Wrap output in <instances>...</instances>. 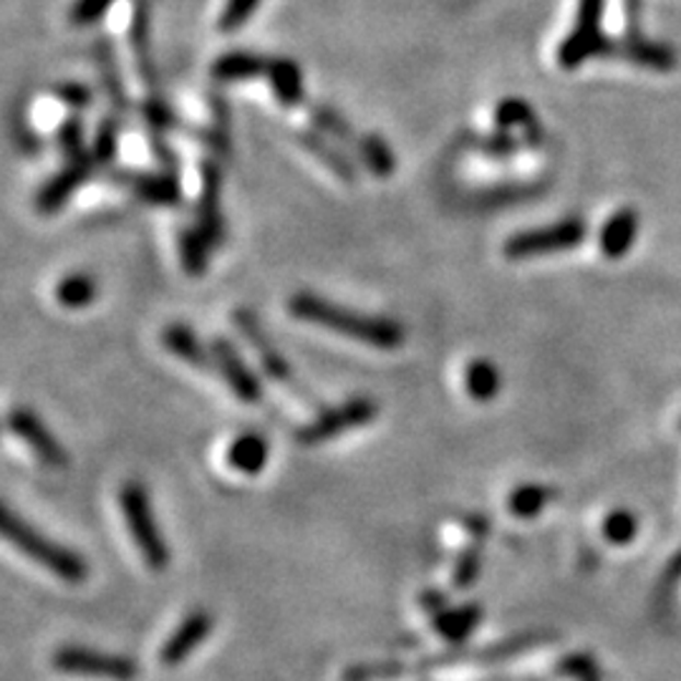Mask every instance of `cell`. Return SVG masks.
I'll return each mask as SVG.
<instances>
[{
  "mask_svg": "<svg viewBox=\"0 0 681 681\" xmlns=\"http://www.w3.org/2000/svg\"><path fill=\"white\" fill-rule=\"evenodd\" d=\"M288 311L293 319L303 323H313V326L328 328L334 334L348 336L359 344H367L379 351H394L404 344V328L392 319H381V315L359 313L351 309H344L328 298H321L311 293V290H298L290 296Z\"/></svg>",
  "mask_w": 681,
  "mask_h": 681,
  "instance_id": "6da1fadb",
  "label": "cell"
},
{
  "mask_svg": "<svg viewBox=\"0 0 681 681\" xmlns=\"http://www.w3.org/2000/svg\"><path fill=\"white\" fill-rule=\"evenodd\" d=\"M0 520H3V535L8 543L19 547L23 555H28L33 563L54 573L56 578H61L64 584L81 586L89 578V563L84 555H79L61 543H54L51 538L38 533L36 528L28 526L26 520L11 510H3Z\"/></svg>",
  "mask_w": 681,
  "mask_h": 681,
  "instance_id": "7a4b0ae2",
  "label": "cell"
},
{
  "mask_svg": "<svg viewBox=\"0 0 681 681\" xmlns=\"http://www.w3.org/2000/svg\"><path fill=\"white\" fill-rule=\"evenodd\" d=\"M119 508L127 520V530L131 540H135L139 555H142L145 566L154 573H162L170 568V545L164 540V533L157 526L152 500L142 483H127L119 489Z\"/></svg>",
  "mask_w": 681,
  "mask_h": 681,
  "instance_id": "3957f363",
  "label": "cell"
},
{
  "mask_svg": "<svg viewBox=\"0 0 681 681\" xmlns=\"http://www.w3.org/2000/svg\"><path fill=\"white\" fill-rule=\"evenodd\" d=\"M605 0H578L576 26L568 33V38L558 46V66L561 69H578L593 56H613L616 41L609 38L601 28Z\"/></svg>",
  "mask_w": 681,
  "mask_h": 681,
  "instance_id": "277c9868",
  "label": "cell"
},
{
  "mask_svg": "<svg viewBox=\"0 0 681 681\" xmlns=\"http://www.w3.org/2000/svg\"><path fill=\"white\" fill-rule=\"evenodd\" d=\"M51 663L56 671H64V674L109 681H135L142 671L131 656L86 649V646H61V649H56Z\"/></svg>",
  "mask_w": 681,
  "mask_h": 681,
  "instance_id": "5b68a950",
  "label": "cell"
},
{
  "mask_svg": "<svg viewBox=\"0 0 681 681\" xmlns=\"http://www.w3.org/2000/svg\"><path fill=\"white\" fill-rule=\"evenodd\" d=\"M586 235H588L586 222L580 218H568L545 228L515 232V235L505 240L503 253L508 255L510 261H528V257L535 255L573 251V247L584 243Z\"/></svg>",
  "mask_w": 681,
  "mask_h": 681,
  "instance_id": "8992f818",
  "label": "cell"
},
{
  "mask_svg": "<svg viewBox=\"0 0 681 681\" xmlns=\"http://www.w3.org/2000/svg\"><path fill=\"white\" fill-rule=\"evenodd\" d=\"M377 414L379 404L373 402L371 396H354L344 404L321 412L313 422L296 431V439L298 445L303 447H319L323 442H331V439L346 435V431L371 425V422L377 419Z\"/></svg>",
  "mask_w": 681,
  "mask_h": 681,
  "instance_id": "52a82bcc",
  "label": "cell"
},
{
  "mask_svg": "<svg viewBox=\"0 0 681 681\" xmlns=\"http://www.w3.org/2000/svg\"><path fill=\"white\" fill-rule=\"evenodd\" d=\"M232 323H235L240 334L247 338V344L253 346V351L257 354V359H261L263 371L268 373V377L276 381V384L288 386V389H293V392H298V394L309 396V394H305V389L298 384L296 373H293V369H290V363H288L286 356L278 351L276 344H273V340L268 338V334H265V331H263L261 321H257L251 311H245V309L235 311V313H232ZM309 399H313V396H309Z\"/></svg>",
  "mask_w": 681,
  "mask_h": 681,
  "instance_id": "ba28073f",
  "label": "cell"
},
{
  "mask_svg": "<svg viewBox=\"0 0 681 681\" xmlns=\"http://www.w3.org/2000/svg\"><path fill=\"white\" fill-rule=\"evenodd\" d=\"M8 429H11L41 462L48 464V468L61 470L69 464V452H66V447L58 442L54 431L44 425V419H41L36 412L26 409V406L13 409L8 414Z\"/></svg>",
  "mask_w": 681,
  "mask_h": 681,
  "instance_id": "9c48e42d",
  "label": "cell"
},
{
  "mask_svg": "<svg viewBox=\"0 0 681 681\" xmlns=\"http://www.w3.org/2000/svg\"><path fill=\"white\" fill-rule=\"evenodd\" d=\"M96 168L99 164L91 152L66 157V164L61 168V172H56L54 177L41 187V193L36 197L38 210L44 215H54L61 210V207L73 197V193L86 185Z\"/></svg>",
  "mask_w": 681,
  "mask_h": 681,
  "instance_id": "30bf717a",
  "label": "cell"
},
{
  "mask_svg": "<svg viewBox=\"0 0 681 681\" xmlns=\"http://www.w3.org/2000/svg\"><path fill=\"white\" fill-rule=\"evenodd\" d=\"M215 628V619L210 611L195 609L189 611L180 626L168 636V642L160 649V663L164 669H177L193 656L207 638H210Z\"/></svg>",
  "mask_w": 681,
  "mask_h": 681,
  "instance_id": "8fae6325",
  "label": "cell"
},
{
  "mask_svg": "<svg viewBox=\"0 0 681 681\" xmlns=\"http://www.w3.org/2000/svg\"><path fill=\"white\" fill-rule=\"evenodd\" d=\"M210 348H212L215 367H218V373L222 377V381H226V384L230 386V392L245 404L261 402L263 399L261 379H257L253 369L243 361V356H240L238 348L232 346L228 338H215Z\"/></svg>",
  "mask_w": 681,
  "mask_h": 681,
  "instance_id": "7c38bea8",
  "label": "cell"
},
{
  "mask_svg": "<svg viewBox=\"0 0 681 681\" xmlns=\"http://www.w3.org/2000/svg\"><path fill=\"white\" fill-rule=\"evenodd\" d=\"M199 228L218 247L226 240V218H222V172L215 162L199 168Z\"/></svg>",
  "mask_w": 681,
  "mask_h": 681,
  "instance_id": "4fadbf2b",
  "label": "cell"
},
{
  "mask_svg": "<svg viewBox=\"0 0 681 681\" xmlns=\"http://www.w3.org/2000/svg\"><path fill=\"white\" fill-rule=\"evenodd\" d=\"M114 177L124 182L131 193H135L139 199H145L149 205H160V207H174L182 203V185L174 174L168 172H157V174H147V172H114Z\"/></svg>",
  "mask_w": 681,
  "mask_h": 681,
  "instance_id": "5bb4252c",
  "label": "cell"
},
{
  "mask_svg": "<svg viewBox=\"0 0 681 681\" xmlns=\"http://www.w3.org/2000/svg\"><path fill=\"white\" fill-rule=\"evenodd\" d=\"M268 457H270V445L261 431H243L232 439L228 452H226V462L230 470L240 472V475H261V472L268 468Z\"/></svg>",
  "mask_w": 681,
  "mask_h": 681,
  "instance_id": "9a60e30c",
  "label": "cell"
},
{
  "mask_svg": "<svg viewBox=\"0 0 681 681\" xmlns=\"http://www.w3.org/2000/svg\"><path fill=\"white\" fill-rule=\"evenodd\" d=\"M485 619V609L480 603H462L454 609H445L439 616L431 619V628L437 631V636H442L445 642L454 646H464V642L475 634Z\"/></svg>",
  "mask_w": 681,
  "mask_h": 681,
  "instance_id": "2e32d148",
  "label": "cell"
},
{
  "mask_svg": "<svg viewBox=\"0 0 681 681\" xmlns=\"http://www.w3.org/2000/svg\"><path fill=\"white\" fill-rule=\"evenodd\" d=\"M162 344L172 356H177L180 361L189 363V367L199 371H218L212 359V348H205L199 344L195 331L185 326V323H172V326L164 328Z\"/></svg>",
  "mask_w": 681,
  "mask_h": 681,
  "instance_id": "e0dca14e",
  "label": "cell"
},
{
  "mask_svg": "<svg viewBox=\"0 0 681 681\" xmlns=\"http://www.w3.org/2000/svg\"><path fill=\"white\" fill-rule=\"evenodd\" d=\"M636 235H638V215L634 210H619L603 222L601 232H598V247H601V253L605 257L619 261V257H624L631 247H634Z\"/></svg>",
  "mask_w": 681,
  "mask_h": 681,
  "instance_id": "ac0fdd59",
  "label": "cell"
},
{
  "mask_svg": "<svg viewBox=\"0 0 681 681\" xmlns=\"http://www.w3.org/2000/svg\"><path fill=\"white\" fill-rule=\"evenodd\" d=\"M270 58L251 51H230L212 64V77L222 84H240V81L268 79Z\"/></svg>",
  "mask_w": 681,
  "mask_h": 681,
  "instance_id": "d6986e66",
  "label": "cell"
},
{
  "mask_svg": "<svg viewBox=\"0 0 681 681\" xmlns=\"http://www.w3.org/2000/svg\"><path fill=\"white\" fill-rule=\"evenodd\" d=\"M296 142L303 149H309L311 154L319 157V160L326 164V168L336 174L340 182H356V164L351 162V157H346L338 147L328 142V137H323V131L315 129H298L293 131Z\"/></svg>",
  "mask_w": 681,
  "mask_h": 681,
  "instance_id": "ffe728a7",
  "label": "cell"
},
{
  "mask_svg": "<svg viewBox=\"0 0 681 681\" xmlns=\"http://www.w3.org/2000/svg\"><path fill=\"white\" fill-rule=\"evenodd\" d=\"M613 56L626 58L631 64L646 66V69L656 71H671L677 66V54L671 51L669 46L654 44V41H646L642 36H628L624 41H616Z\"/></svg>",
  "mask_w": 681,
  "mask_h": 681,
  "instance_id": "44dd1931",
  "label": "cell"
},
{
  "mask_svg": "<svg viewBox=\"0 0 681 681\" xmlns=\"http://www.w3.org/2000/svg\"><path fill=\"white\" fill-rule=\"evenodd\" d=\"M268 84L284 106H301L305 102L303 71L293 58H276V61H270Z\"/></svg>",
  "mask_w": 681,
  "mask_h": 681,
  "instance_id": "7402d4cb",
  "label": "cell"
},
{
  "mask_svg": "<svg viewBox=\"0 0 681 681\" xmlns=\"http://www.w3.org/2000/svg\"><path fill=\"white\" fill-rule=\"evenodd\" d=\"M96 293H99V284L94 280V276H91V273H81V270L64 276L54 288L56 303L69 311L89 309V305L96 301Z\"/></svg>",
  "mask_w": 681,
  "mask_h": 681,
  "instance_id": "603a6c76",
  "label": "cell"
},
{
  "mask_svg": "<svg viewBox=\"0 0 681 681\" xmlns=\"http://www.w3.org/2000/svg\"><path fill=\"white\" fill-rule=\"evenodd\" d=\"M180 245V263L189 276H205L207 265H210V253H212V240L205 235L203 228H185L180 230L177 238Z\"/></svg>",
  "mask_w": 681,
  "mask_h": 681,
  "instance_id": "cb8c5ba5",
  "label": "cell"
},
{
  "mask_svg": "<svg viewBox=\"0 0 681 681\" xmlns=\"http://www.w3.org/2000/svg\"><path fill=\"white\" fill-rule=\"evenodd\" d=\"M464 389L475 402H493L503 389L500 369L489 359H475L464 369Z\"/></svg>",
  "mask_w": 681,
  "mask_h": 681,
  "instance_id": "d4e9b609",
  "label": "cell"
},
{
  "mask_svg": "<svg viewBox=\"0 0 681 681\" xmlns=\"http://www.w3.org/2000/svg\"><path fill=\"white\" fill-rule=\"evenodd\" d=\"M553 497H555V489L547 485H538V483L518 485L508 497V510L520 520L538 518V515L553 503Z\"/></svg>",
  "mask_w": 681,
  "mask_h": 681,
  "instance_id": "484cf974",
  "label": "cell"
},
{
  "mask_svg": "<svg viewBox=\"0 0 681 681\" xmlns=\"http://www.w3.org/2000/svg\"><path fill=\"white\" fill-rule=\"evenodd\" d=\"M495 124H497V129H505V131L522 127L526 129V135L530 137V145L538 142L540 129L535 124V112H533V106H530L528 102H522V99H515V96L503 99L495 109Z\"/></svg>",
  "mask_w": 681,
  "mask_h": 681,
  "instance_id": "4316f807",
  "label": "cell"
},
{
  "mask_svg": "<svg viewBox=\"0 0 681 681\" xmlns=\"http://www.w3.org/2000/svg\"><path fill=\"white\" fill-rule=\"evenodd\" d=\"M356 149H359L361 162L367 164V170L377 174V177H389L396 170L394 152L384 137L361 135L359 142H356Z\"/></svg>",
  "mask_w": 681,
  "mask_h": 681,
  "instance_id": "83f0119b",
  "label": "cell"
},
{
  "mask_svg": "<svg viewBox=\"0 0 681 681\" xmlns=\"http://www.w3.org/2000/svg\"><path fill=\"white\" fill-rule=\"evenodd\" d=\"M601 533L603 538L609 540L611 545H631L638 535V518L631 510H611L609 515L603 518V526H601Z\"/></svg>",
  "mask_w": 681,
  "mask_h": 681,
  "instance_id": "f1b7e54d",
  "label": "cell"
},
{
  "mask_svg": "<svg viewBox=\"0 0 681 681\" xmlns=\"http://www.w3.org/2000/svg\"><path fill=\"white\" fill-rule=\"evenodd\" d=\"M311 122L315 124V127H319V131H323L326 137L338 139V142H346V145H354V147H356V142H359V137H356L351 124H348L336 109H331V106H313Z\"/></svg>",
  "mask_w": 681,
  "mask_h": 681,
  "instance_id": "f546056e",
  "label": "cell"
},
{
  "mask_svg": "<svg viewBox=\"0 0 681 681\" xmlns=\"http://www.w3.org/2000/svg\"><path fill=\"white\" fill-rule=\"evenodd\" d=\"M480 570H483V547H480V543L462 547L452 568V586L457 591H464V588L475 584Z\"/></svg>",
  "mask_w": 681,
  "mask_h": 681,
  "instance_id": "4dcf8cb0",
  "label": "cell"
},
{
  "mask_svg": "<svg viewBox=\"0 0 681 681\" xmlns=\"http://www.w3.org/2000/svg\"><path fill=\"white\" fill-rule=\"evenodd\" d=\"M555 674L563 679H573V681H601V669H598V661L593 659L591 654H568L566 659L558 661L555 667Z\"/></svg>",
  "mask_w": 681,
  "mask_h": 681,
  "instance_id": "1f68e13d",
  "label": "cell"
},
{
  "mask_svg": "<svg viewBox=\"0 0 681 681\" xmlns=\"http://www.w3.org/2000/svg\"><path fill=\"white\" fill-rule=\"evenodd\" d=\"M116 147H119V129H116L114 119H106L102 122V127H99L94 147H91V154H94L96 164L106 168V164L116 157Z\"/></svg>",
  "mask_w": 681,
  "mask_h": 681,
  "instance_id": "d6a6232c",
  "label": "cell"
},
{
  "mask_svg": "<svg viewBox=\"0 0 681 681\" xmlns=\"http://www.w3.org/2000/svg\"><path fill=\"white\" fill-rule=\"evenodd\" d=\"M263 0H228L226 8H222L220 13V21L218 26L220 31H238L243 28L247 21H251V15L255 13V8L261 5Z\"/></svg>",
  "mask_w": 681,
  "mask_h": 681,
  "instance_id": "836d02e7",
  "label": "cell"
},
{
  "mask_svg": "<svg viewBox=\"0 0 681 681\" xmlns=\"http://www.w3.org/2000/svg\"><path fill=\"white\" fill-rule=\"evenodd\" d=\"M116 0H73L69 19L73 26H94L109 13Z\"/></svg>",
  "mask_w": 681,
  "mask_h": 681,
  "instance_id": "e575fe53",
  "label": "cell"
},
{
  "mask_svg": "<svg viewBox=\"0 0 681 681\" xmlns=\"http://www.w3.org/2000/svg\"><path fill=\"white\" fill-rule=\"evenodd\" d=\"M58 147L64 149L66 157H73V154H81L84 152V124H81L77 116H71V119H66L61 127H58Z\"/></svg>",
  "mask_w": 681,
  "mask_h": 681,
  "instance_id": "d590c367",
  "label": "cell"
},
{
  "mask_svg": "<svg viewBox=\"0 0 681 681\" xmlns=\"http://www.w3.org/2000/svg\"><path fill=\"white\" fill-rule=\"evenodd\" d=\"M679 586H681V551L667 563V568H663L659 584H656V601H669V598L679 591Z\"/></svg>",
  "mask_w": 681,
  "mask_h": 681,
  "instance_id": "8d00e7d4",
  "label": "cell"
},
{
  "mask_svg": "<svg viewBox=\"0 0 681 681\" xmlns=\"http://www.w3.org/2000/svg\"><path fill=\"white\" fill-rule=\"evenodd\" d=\"M54 94L58 102L73 106V109H86L91 104V89L79 84V81H66V84H58L54 89Z\"/></svg>",
  "mask_w": 681,
  "mask_h": 681,
  "instance_id": "74e56055",
  "label": "cell"
},
{
  "mask_svg": "<svg viewBox=\"0 0 681 681\" xmlns=\"http://www.w3.org/2000/svg\"><path fill=\"white\" fill-rule=\"evenodd\" d=\"M483 152L495 157V160H508V157L518 152V139H515L510 131L497 129L493 137H487L483 142Z\"/></svg>",
  "mask_w": 681,
  "mask_h": 681,
  "instance_id": "f35d334b",
  "label": "cell"
},
{
  "mask_svg": "<svg viewBox=\"0 0 681 681\" xmlns=\"http://www.w3.org/2000/svg\"><path fill=\"white\" fill-rule=\"evenodd\" d=\"M460 526L468 530V535L475 540V543H483V540L487 538L489 533V518L487 515H480V512H472V515H462L460 518Z\"/></svg>",
  "mask_w": 681,
  "mask_h": 681,
  "instance_id": "ab89813d",
  "label": "cell"
},
{
  "mask_svg": "<svg viewBox=\"0 0 681 681\" xmlns=\"http://www.w3.org/2000/svg\"><path fill=\"white\" fill-rule=\"evenodd\" d=\"M419 605L431 619L439 616L445 609H450V605H447V596L442 591H437V588H427L425 593H419Z\"/></svg>",
  "mask_w": 681,
  "mask_h": 681,
  "instance_id": "60d3db41",
  "label": "cell"
}]
</instances>
